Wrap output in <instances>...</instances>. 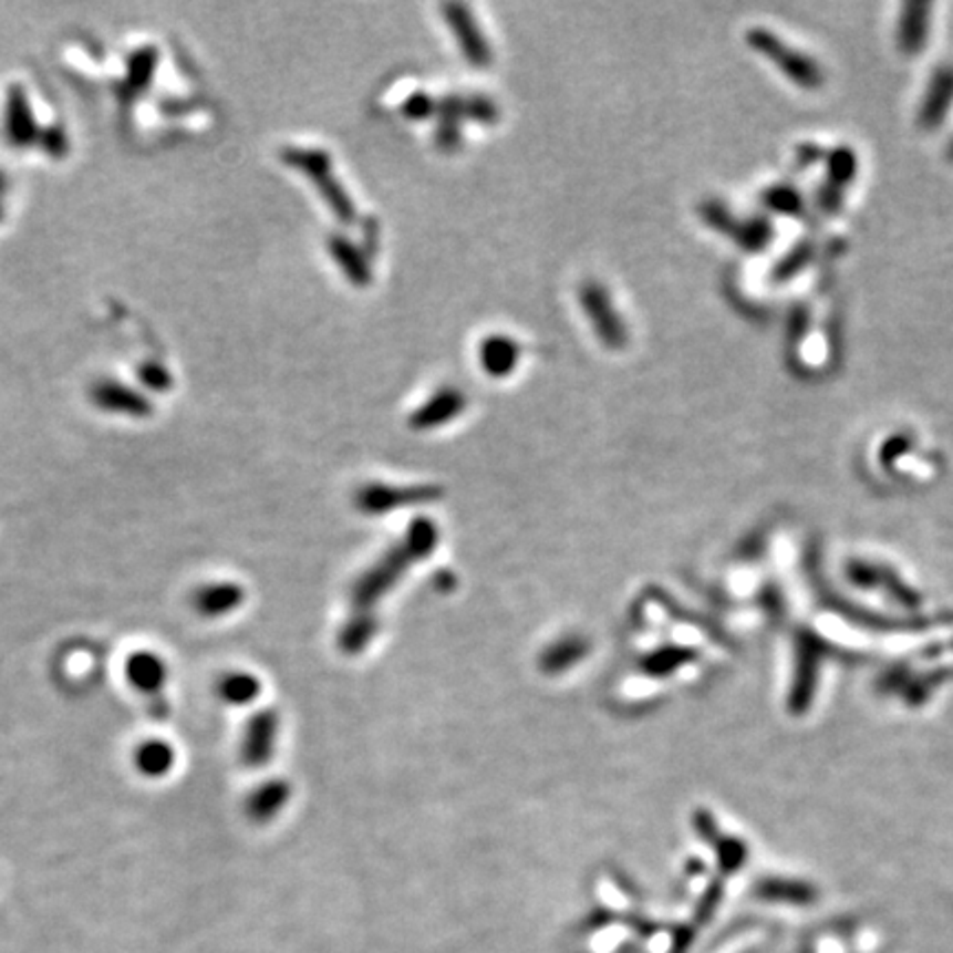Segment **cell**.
Segmentation results:
<instances>
[{
	"label": "cell",
	"instance_id": "277c9868",
	"mask_svg": "<svg viewBox=\"0 0 953 953\" xmlns=\"http://www.w3.org/2000/svg\"><path fill=\"white\" fill-rule=\"evenodd\" d=\"M444 15L464 58L473 66H488L493 62V51L470 9L466 4H444Z\"/></svg>",
	"mask_w": 953,
	"mask_h": 953
},
{
	"label": "cell",
	"instance_id": "9a60e30c",
	"mask_svg": "<svg viewBox=\"0 0 953 953\" xmlns=\"http://www.w3.org/2000/svg\"><path fill=\"white\" fill-rule=\"evenodd\" d=\"M435 111H437V102H435L431 95H426V93H415V95H411V97L404 102V106H402V113H404L408 120H426V117H431Z\"/></svg>",
	"mask_w": 953,
	"mask_h": 953
},
{
	"label": "cell",
	"instance_id": "ba28073f",
	"mask_svg": "<svg viewBox=\"0 0 953 953\" xmlns=\"http://www.w3.org/2000/svg\"><path fill=\"white\" fill-rule=\"evenodd\" d=\"M464 404H466V400H464V395L457 391V389H453V386H446V389H442V391H437L413 417H411V424L415 426V428H433V426H439V424H444V422H448V419H453L455 415H459L462 411H464Z\"/></svg>",
	"mask_w": 953,
	"mask_h": 953
},
{
	"label": "cell",
	"instance_id": "5b68a950",
	"mask_svg": "<svg viewBox=\"0 0 953 953\" xmlns=\"http://www.w3.org/2000/svg\"><path fill=\"white\" fill-rule=\"evenodd\" d=\"M124 675L137 693L148 697H159L168 684L170 673H168L166 660L159 653L151 649H139L126 657Z\"/></svg>",
	"mask_w": 953,
	"mask_h": 953
},
{
	"label": "cell",
	"instance_id": "7a4b0ae2",
	"mask_svg": "<svg viewBox=\"0 0 953 953\" xmlns=\"http://www.w3.org/2000/svg\"><path fill=\"white\" fill-rule=\"evenodd\" d=\"M281 159L290 168L303 173L317 186L322 201L331 208V215L340 224L349 226V224H353L358 219L355 204L349 199L346 190L335 179L333 166H331V157L324 151H320V148H303V146H286L281 151Z\"/></svg>",
	"mask_w": 953,
	"mask_h": 953
},
{
	"label": "cell",
	"instance_id": "7c38bea8",
	"mask_svg": "<svg viewBox=\"0 0 953 953\" xmlns=\"http://www.w3.org/2000/svg\"><path fill=\"white\" fill-rule=\"evenodd\" d=\"M219 693L228 704H248L259 695V682L250 673H228L219 682Z\"/></svg>",
	"mask_w": 953,
	"mask_h": 953
},
{
	"label": "cell",
	"instance_id": "4fadbf2b",
	"mask_svg": "<svg viewBox=\"0 0 953 953\" xmlns=\"http://www.w3.org/2000/svg\"><path fill=\"white\" fill-rule=\"evenodd\" d=\"M283 799H286V790L279 784L263 786L261 790L255 793V797L250 801V815L266 821L281 808Z\"/></svg>",
	"mask_w": 953,
	"mask_h": 953
},
{
	"label": "cell",
	"instance_id": "30bf717a",
	"mask_svg": "<svg viewBox=\"0 0 953 953\" xmlns=\"http://www.w3.org/2000/svg\"><path fill=\"white\" fill-rule=\"evenodd\" d=\"M479 360H481V366L488 375L504 377V375L512 373V369L519 362V344L512 338L501 335V333L490 335L481 342Z\"/></svg>",
	"mask_w": 953,
	"mask_h": 953
},
{
	"label": "cell",
	"instance_id": "8992f818",
	"mask_svg": "<svg viewBox=\"0 0 953 953\" xmlns=\"http://www.w3.org/2000/svg\"><path fill=\"white\" fill-rule=\"evenodd\" d=\"M244 603V590L230 581L206 583L193 594V610L208 621L232 614Z\"/></svg>",
	"mask_w": 953,
	"mask_h": 953
},
{
	"label": "cell",
	"instance_id": "6da1fadb",
	"mask_svg": "<svg viewBox=\"0 0 953 953\" xmlns=\"http://www.w3.org/2000/svg\"><path fill=\"white\" fill-rule=\"evenodd\" d=\"M71 144L53 93L33 73L9 75L0 86V146L22 159L53 164L69 157Z\"/></svg>",
	"mask_w": 953,
	"mask_h": 953
},
{
	"label": "cell",
	"instance_id": "52a82bcc",
	"mask_svg": "<svg viewBox=\"0 0 953 953\" xmlns=\"http://www.w3.org/2000/svg\"><path fill=\"white\" fill-rule=\"evenodd\" d=\"M135 770L146 779H164L177 766V750L162 737H148L137 744L133 753Z\"/></svg>",
	"mask_w": 953,
	"mask_h": 953
},
{
	"label": "cell",
	"instance_id": "5bb4252c",
	"mask_svg": "<svg viewBox=\"0 0 953 953\" xmlns=\"http://www.w3.org/2000/svg\"><path fill=\"white\" fill-rule=\"evenodd\" d=\"M13 204H15V182L4 168V164H0V228H4V224L9 221Z\"/></svg>",
	"mask_w": 953,
	"mask_h": 953
},
{
	"label": "cell",
	"instance_id": "9c48e42d",
	"mask_svg": "<svg viewBox=\"0 0 953 953\" xmlns=\"http://www.w3.org/2000/svg\"><path fill=\"white\" fill-rule=\"evenodd\" d=\"M329 255L331 259L338 263V268L342 270V274L351 281V286L355 288H366L371 283V270L369 263L364 259V255L360 252L358 246H353L349 239H344L342 235H333L329 237Z\"/></svg>",
	"mask_w": 953,
	"mask_h": 953
},
{
	"label": "cell",
	"instance_id": "8fae6325",
	"mask_svg": "<svg viewBox=\"0 0 953 953\" xmlns=\"http://www.w3.org/2000/svg\"><path fill=\"white\" fill-rule=\"evenodd\" d=\"M274 733H277V719L270 713H261L248 724L246 737H244V759L250 766H259L268 762L274 746Z\"/></svg>",
	"mask_w": 953,
	"mask_h": 953
},
{
	"label": "cell",
	"instance_id": "3957f363",
	"mask_svg": "<svg viewBox=\"0 0 953 953\" xmlns=\"http://www.w3.org/2000/svg\"><path fill=\"white\" fill-rule=\"evenodd\" d=\"M579 301L590 322L599 335V340L608 349H623L628 344V327L621 314L614 310V303L603 286L597 281H588L579 290Z\"/></svg>",
	"mask_w": 953,
	"mask_h": 953
}]
</instances>
